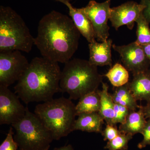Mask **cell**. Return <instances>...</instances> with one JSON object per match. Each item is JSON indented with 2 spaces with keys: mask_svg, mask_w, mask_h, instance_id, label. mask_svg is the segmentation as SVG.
<instances>
[{
  "mask_svg": "<svg viewBox=\"0 0 150 150\" xmlns=\"http://www.w3.org/2000/svg\"><path fill=\"white\" fill-rule=\"evenodd\" d=\"M80 35L72 19L53 11L39 21L34 45L42 57L65 64L77 50Z\"/></svg>",
  "mask_w": 150,
  "mask_h": 150,
  "instance_id": "1",
  "label": "cell"
},
{
  "mask_svg": "<svg viewBox=\"0 0 150 150\" xmlns=\"http://www.w3.org/2000/svg\"><path fill=\"white\" fill-rule=\"evenodd\" d=\"M61 74L58 62L42 56L35 57L18 81L15 93L26 104L50 100L61 92Z\"/></svg>",
  "mask_w": 150,
  "mask_h": 150,
  "instance_id": "2",
  "label": "cell"
},
{
  "mask_svg": "<svg viewBox=\"0 0 150 150\" xmlns=\"http://www.w3.org/2000/svg\"><path fill=\"white\" fill-rule=\"evenodd\" d=\"M103 76L97 67L88 60L71 59L65 63L61 74V92L67 93L71 100H77L87 94L97 90L102 83Z\"/></svg>",
  "mask_w": 150,
  "mask_h": 150,
  "instance_id": "3",
  "label": "cell"
},
{
  "mask_svg": "<svg viewBox=\"0 0 150 150\" xmlns=\"http://www.w3.org/2000/svg\"><path fill=\"white\" fill-rule=\"evenodd\" d=\"M34 113L57 141L72 132L77 116L76 105L71 100L63 97L38 104Z\"/></svg>",
  "mask_w": 150,
  "mask_h": 150,
  "instance_id": "4",
  "label": "cell"
},
{
  "mask_svg": "<svg viewBox=\"0 0 150 150\" xmlns=\"http://www.w3.org/2000/svg\"><path fill=\"white\" fill-rule=\"evenodd\" d=\"M34 38L21 16L9 6H0V52L18 50L28 53Z\"/></svg>",
  "mask_w": 150,
  "mask_h": 150,
  "instance_id": "5",
  "label": "cell"
},
{
  "mask_svg": "<svg viewBox=\"0 0 150 150\" xmlns=\"http://www.w3.org/2000/svg\"><path fill=\"white\" fill-rule=\"evenodd\" d=\"M11 125L16 131L14 139L20 150L49 149L54 140L42 121L27 107L24 117Z\"/></svg>",
  "mask_w": 150,
  "mask_h": 150,
  "instance_id": "6",
  "label": "cell"
},
{
  "mask_svg": "<svg viewBox=\"0 0 150 150\" xmlns=\"http://www.w3.org/2000/svg\"><path fill=\"white\" fill-rule=\"evenodd\" d=\"M29 64L21 51L0 52V86L8 87L18 81Z\"/></svg>",
  "mask_w": 150,
  "mask_h": 150,
  "instance_id": "7",
  "label": "cell"
},
{
  "mask_svg": "<svg viewBox=\"0 0 150 150\" xmlns=\"http://www.w3.org/2000/svg\"><path fill=\"white\" fill-rule=\"evenodd\" d=\"M111 1L98 3L91 0L86 7L81 8L91 22L95 38L101 42L107 40L109 36L108 21L110 17Z\"/></svg>",
  "mask_w": 150,
  "mask_h": 150,
  "instance_id": "8",
  "label": "cell"
},
{
  "mask_svg": "<svg viewBox=\"0 0 150 150\" xmlns=\"http://www.w3.org/2000/svg\"><path fill=\"white\" fill-rule=\"evenodd\" d=\"M121 57L123 66L133 75L150 69V62L142 46L136 41L127 45H112Z\"/></svg>",
  "mask_w": 150,
  "mask_h": 150,
  "instance_id": "9",
  "label": "cell"
},
{
  "mask_svg": "<svg viewBox=\"0 0 150 150\" xmlns=\"http://www.w3.org/2000/svg\"><path fill=\"white\" fill-rule=\"evenodd\" d=\"M7 87L0 86V124H12L24 117L27 107Z\"/></svg>",
  "mask_w": 150,
  "mask_h": 150,
  "instance_id": "10",
  "label": "cell"
},
{
  "mask_svg": "<svg viewBox=\"0 0 150 150\" xmlns=\"http://www.w3.org/2000/svg\"><path fill=\"white\" fill-rule=\"evenodd\" d=\"M144 8V6L142 4L133 1L111 8L109 20L112 27L118 30L121 26L126 25L129 29L132 30Z\"/></svg>",
  "mask_w": 150,
  "mask_h": 150,
  "instance_id": "11",
  "label": "cell"
},
{
  "mask_svg": "<svg viewBox=\"0 0 150 150\" xmlns=\"http://www.w3.org/2000/svg\"><path fill=\"white\" fill-rule=\"evenodd\" d=\"M67 6L69 11V15L71 17L75 26L77 28L89 43L96 41L93 28L90 20L81 10L74 7L70 3V0H54Z\"/></svg>",
  "mask_w": 150,
  "mask_h": 150,
  "instance_id": "12",
  "label": "cell"
},
{
  "mask_svg": "<svg viewBox=\"0 0 150 150\" xmlns=\"http://www.w3.org/2000/svg\"><path fill=\"white\" fill-rule=\"evenodd\" d=\"M112 42L111 39H108L101 43H98L96 40L93 43H89V59L88 61L90 63L96 67L109 66L111 67Z\"/></svg>",
  "mask_w": 150,
  "mask_h": 150,
  "instance_id": "13",
  "label": "cell"
},
{
  "mask_svg": "<svg viewBox=\"0 0 150 150\" xmlns=\"http://www.w3.org/2000/svg\"><path fill=\"white\" fill-rule=\"evenodd\" d=\"M136 100L150 101V70L133 75V79L128 83Z\"/></svg>",
  "mask_w": 150,
  "mask_h": 150,
  "instance_id": "14",
  "label": "cell"
},
{
  "mask_svg": "<svg viewBox=\"0 0 150 150\" xmlns=\"http://www.w3.org/2000/svg\"><path fill=\"white\" fill-rule=\"evenodd\" d=\"M73 126L72 131L101 133L104 119L98 112L84 113L78 115Z\"/></svg>",
  "mask_w": 150,
  "mask_h": 150,
  "instance_id": "15",
  "label": "cell"
},
{
  "mask_svg": "<svg viewBox=\"0 0 150 150\" xmlns=\"http://www.w3.org/2000/svg\"><path fill=\"white\" fill-rule=\"evenodd\" d=\"M146 121L141 106L138 111H130L126 121L120 125L119 131L120 133L133 136L138 133L142 134Z\"/></svg>",
  "mask_w": 150,
  "mask_h": 150,
  "instance_id": "16",
  "label": "cell"
},
{
  "mask_svg": "<svg viewBox=\"0 0 150 150\" xmlns=\"http://www.w3.org/2000/svg\"><path fill=\"white\" fill-rule=\"evenodd\" d=\"M100 96L99 91L90 93L79 99L76 105V115L84 113L99 112L100 108Z\"/></svg>",
  "mask_w": 150,
  "mask_h": 150,
  "instance_id": "17",
  "label": "cell"
},
{
  "mask_svg": "<svg viewBox=\"0 0 150 150\" xmlns=\"http://www.w3.org/2000/svg\"><path fill=\"white\" fill-rule=\"evenodd\" d=\"M102 90L99 91L100 105L98 112L106 121L107 124L112 125L115 103L112 100L111 95L108 93V86L105 83L102 82Z\"/></svg>",
  "mask_w": 150,
  "mask_h": 150,
  "instance_id": "18",
  "label": "cell"
},
{
  "mask_svg": "<svg viewBox=\"0 0 150 150\" xmlns=\"http://www.w3.org/2000/svg\"><path fill=\"white\" fill-rule=\"evenodd\" d=\"M114 103L125 106L130 111H136L141 106L138 105L137 100L134 97L128 86V84L115 87V91L111 95Z\"/></svg>",
  "mask_w": 150,
  "mask_h": 150,
  "instance_id": "19",
  "label": "cell"
},
{
  "mask_svg": "<svg viewBox=\"0 0 150 150\" xmlns=\"http://www.w3.org/2000/svg\"><path fill=\"white\" fill-rule=\"evenodd\" d=\"M110 83L115 87L121 86L129 83V71L124 66L116 63L105 75Z\"/></svg>",
  "mask_w": 150,
  "mask_h": 150,
  "instance_id": "20",
  "label": "cell"
},
{
  "mask_svg": "<svg viewBox=\"0 0 150 150\" xmlns=\"http://www.w3.org/2000/svg\"><path fill=\"white\" fill-rule=\"evenodd\" d=\"M136 23L137 24V39L136 42L140 46L150 44V28L149 23L143 16L141 15Z\"/></svg>",
  "mask_w": 150,
  "mask_h": 150,
  "instance_id": "21",
  "label": "cell"
},
{
  "mask_svg": "<svg viewBox=\"0 0 150 150\" xmlns=\"http://www.w3.org/2000/svg\"><path fill=\"white\" fill-rule=\"evenodd\" d=\"M133 136L131 134L121 133L115 139L108 141L104 148L108 150H127L129 148L128 143Z\"/></svg>",
  "mask_w": 150,
  "mask_h": 150,
  "instance_id": "22",
  "label": "cell"
},
{
  "mask_svg": "<svg viewBox=\"0 0 150 150\" xmlns=\"http://www.w3.org/2000/svg\"><path fill=\"white\" fill-rule=\"evenodd\" d=\"M130 110L127 108L121 105L115 103L114 108V117L112 125L116 126L118 123H124L130 113Z\"/></svg>",
  "mask_w": 150,
  "mask_h": 150,
  "instance_id": "23",
  "label": "cell"
},
{
  "mask_svg": "<svg viewBox=\"0 0 150 150\" xmlns=\"http://www.w3.org/2000/svg\"><path fill=\"white\" fill-rule=\"evenodd\" d=\"M12 126L10 128L6 139L0 146V150H17L18 148L17 143L15 141Z\"/></svg>",
  "mask_w": 150,
  "mask_h": 150,
  "instance_id": "24",
  "label": "cell"
},
{
  "mask_svg": "<svg viewBox=\"0 0 150 150\" xmlns=\"http://www.w3.org/2000/svg\"><path fill=\"white\" fill-rule=\"evenodd\" d=\"M101 134L104 141H110L116 138L120 134L116 126L107 124L104 131H101Z\"/></svg>",
  "mask_w": 150,
  "mask_h": 150,
  "instance_id": "25",
  "label": "cell"
},
{
  "mask_svg": "<svg viewBox=\"0 0 150 150\" xmlns=\"http://www.w3.org/2000/svg\"><path fill=\"white\" fill-rule=\"evenodd\" d=\"M144 139L138 145L139 149H142L150 145V119L147 121L142 134Z\"/></svg>",
  "mask_w": 150,
  "mask_h": 150,
  "instance_id": "26",
  "label": "cell"
},
{
  "mask_svg": "<svg viewBox=\"0 0 150 150\" xmlns=\"http://www.w3.org/2000/svg\"><path fill=\"white\" fill-rule=\"evenodd\" d=\"M140 4L144 6L143 11V16L147 21L150 23V0H141Z\"/></svg>",
  "mask_w": 150,
  "mask_h": 150,
  "instance_id": "27",
  "label": "cell"
},
{
  "mask_svg": "<svg viewBox=\"0 0 150 150\" xmlns=\"http://www.w3.org/2000/svg\"><path fill=\"white\" fill-rule=\"evenodd\" d=\"M143 111L146 119H150V101L147 102V104L145 106H142Z\"/></svg>",
  "mask_w": 150,
  "mask_h": 150,
  "instance_id": "28",
  "label": "cell"
},
{
  "mask_svg": "<svg viewBox=\"0 0 150 150\" xmlns=\"http://www.w3.org/2000/svg\"><path fill=\"white\" fill-rule=\"evenodd\" d=\"M142 47H143V49H144L145 54L146 55L147 57L149 59L150 65V44L147 45H144V46H142Z\"/></svg>",
  "mask_w": 150,
  "mask_h": 150,
  "instance_id": "29",
  "label": "cell"
},
{
  "mask_svg": "<svg viewBox=\"0 0 150 150\" xmlns=\"http://www.w3.org/2000/svg\"><path fill=\"white\" fill-rule=\"evenodd\" d=\"M53 150H74L72 146L70 144L67 145L60 148H55Z\"/></svg>",
  "mask_w": 150,
  "mask_h": 150,
  "instance_id": "30",
  "label": "cell"
},
{
  "mask_svg": "<svg viewBox=\"0 0 150 150\" xmlns=\"http://www.w3.org/2000/svg\"><path fill=\"white\" fill-rule=\"evenodd\" d=\"M48 150V149H47V150Z\"/></svg>",
  "mask_w": 150,
  "mask_h": 150,
  "instance_id": "31",
  "label": "cell"
}]
</instances>
